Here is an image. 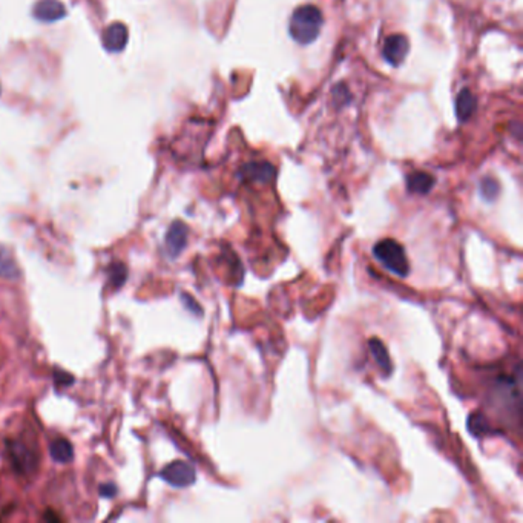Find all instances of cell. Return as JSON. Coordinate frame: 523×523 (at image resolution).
Listing matches in <instances>:
<instances>
[{
    "label": "cell",
    "instance_id": "8",
    "mask_svg": "<svg viewBox=\"0 0 523 523\" xmlns=\"http://www.w3.org/2000/svg\"><path fill=\"white\" fill-rule=\"evenodd\" d=\"M128 26L116 22L111 23L103 31V46L109 52H121L128 45Z\"/></svg>",
    "mask_w": 523,
    "mask_h": 523
},
{
    "label": "cell",
    "instance_id": "9",
    "mask_svg": "<svg viewBox=\"0 0 523 523\" xmlns=\"http://www.w3.org/2000/svg\"><path fill=\"white\" fill-rule=\"evenodd\" d=\"M33 14L37 21L52 23L67 16V9L59 0H39L33 8Z\"/></svg>",
    "mask_w": 523,
    "mask_h": 523
},
{
    "label": "cell",
    "instance_id": "10",
    "mask_svg": "<svg viewBox=\"0 0 523 523\" xmlns=\"http://www.w3.org/2000/svg\"><path fill=\"white\" fill-rule=\"evenodd\" d=\"M476 106H478V101H476V97L473 96V92L470 89H463L459 92V96L456 99V116L461 121H466L470 120L474 112H476Z\"/></svg>",
    "mask_w": 523,
    "mask_h": 523
},
{
    "label": "cell",
    "instance_id": "11",
    "mask_svg": "<svg viewBox=\"0 0 523 523\" xmlns=\"http://www.w3.org/2000/svg\"><path fill=\"white\" fill-rule=\"evenodd\" d=\"M434 176L427 172H415L407 176V188L410 192L417 195H425L434 188Z\"/></svg>",
    "mask_w": 523,
    "mask_h": 523
},
{
    "label": "cell",
    "instance_id": "14",
    "mask_svg": "<svg viewBox=\"0 0 523 523\" xmlns=\"http://www.w3.org/2000/svg\"><path fill=\"white\" fill-rule=\"evenodd\" d=\"M0 276L5 279H17L21 276V269H18L13 254L5 247L0 249Z\"/></svg>",
    "mask_w": 523,
    "mask_h": 523
},
{
    "label": "cell",
    "instance_id": "6",
    "mask_svg": "<svg viewBox=\"0 0 523 523\" xmlns=\"http://www.w3.org/2000/svg\"><path fill=\"white\" fill-rule=\"evenodd\" d=\"M410 51V42L403 34H391L384 42L382 55L391 64V67H399L403 64Z\"/></svg>",
    "mask_w": 523,
    "mask_h": 523
},
{
    "label": "cell",
    "instance_id": "21",
    "mask_svg": "<svg viewBox=\"0 0 523 523\" xmlns=\"http://www.w3.org/2000/svg\"><path fill=\"white\" fill-rule=\"evenodd\" d=\"M43 519L45 520H60V517L59 516H54L52 512H46V514L43 516Z\"/></svg>",
    "mask_w": 523,
    "mask_h": 523
},
{
    "label": "cell",
    "instance_id": "2",
    "mask_svg": "<svg viewBox=\"0 0 523 523\" xmlns=\"http://www.w3.org/2000/svg\"><path fill=\"white\" fill-rule=\"evenodd\" d=\"M373 257H375L382 267L399 278H407L410 274V263L405 254L404 246L393 238L381 240L373 247Z\"/></svg>",
    "mask_w": 523,
    "mask_h": 523
},
{
    "label": "cell",
    "instance_id": "1",
    "mask_svg": "<svg viewBox=\"0 0 523 523\" xmlns=\"http://www.w3.org/2000/svg\"><path fill=\"white\" fill-rule=\"evenodd\" d=\"M324 23L321 9L313 5L298 6L291 21H288V34L300 45H309L317 39Z\"/></svg>",
    "mask_w": 523,
    "mask_h": 523
},
{
    "label": "cell",
    "instance_id": "4",
    "mask_svg": "<svg viewBox=\"0 0 523 523\" xmlns=\"http://www.w3.org/2000/svg\"><path fill=\"white\" fill-rule=\"evenodd\" d=\"M158 476L175 488L191 487L195 479H197L193 466L184 461H174L171 463H167Z\"/></svg>",
    "mask_w": 523,
    "mask_h": 523
},
{
    "label": "cell",
    "instance_id": "13",
    "mask_svg": "<svg viewBox=\"0 0 523 523\" xmlns=\"http://www.w3.org/2000/svg\"><path fill=\"white\" fill-rule=\"evenodd\" d=\"M369 345H370V352L373 354V358H375L378 364V367L384 371V375H390V373L393 371V364H391V358H390L386 345L382 344V341H379L378 338L370 339Z\"/></svg>",
    "mask_w": 523,
    "mask_h": 523
},
{
    "label": "cell",
    "instance_id": "3",
    "mask_svg": "<svg viewBox=\"0 0 523 523\" xmlns=\"http://www.w3.org/2000/svg\"><path fill=\"white\" fill-rule=\"evenodd\" d=\"M8 456L13 468L18 474H31L37 468V453L23 441H11L8 444Z\"/></svg>",
    "mask_w": 523,
    "mask_h": 523
},
{
    "label": "cell",
    "instance_id": "5",
    "mask_svg": "<svg viewBox=\"0 0 523 523\" xmlns=\"http://www.w3.org/2000/svg\"><path fill=\"white\" fill-rule=\"evenodd\" d=\"M189 229L183 221H174L164 237V250L169 258H179L181 252L188 246Z\"/></svg>",
    "mask_w": 523,
    "mask_h": 523
},
{
    "label": "cell",
    "instance_id": "20",
    "mask_svg": "<svg viewBox=\"0 0 523 523\" xmlns=\"http://www.w3.org/2000/svg\"><path fill=\"white\" fill-rule=\"evenodd\" d=\"M99 491H100V496H103L106 499H111V497H114L116 494H117V487H116L114 483H103V485H100V490Z\"/></svg>",
    "mask_w": 523,
    "mask_h": 523
},
{
    "label": "cell",
    "instance_id": "7",
    "mask_svg": "<svg viewBox=\"0 0 523 523\" xmlns=\"http://www.w3.org/2000/svg\"><path fill=\"white\" fill-rule=\"evenodd\" d=\"M238 175L242 181L270 183L275 179L276 171L275 167L267 162H252L241 166Z\"/></svg>",
    "mask_w": 523,
    "mask_h": 523
},
{
    "label": "cell",
    "instance_id": "19",
    "mask_svg": "<svg viewBox=\"0 0 523 523\" xmlns=\"http://www.w3.org/2000/svg\"><path fill=\"white\" fill-rule=\"evenodd\" d=\"M181 300L184 301V305L186 307H188V309L192 312V313H195V315H201L203 313V310H201V307L197 304V301H195L193 300V298H191L189 295H181Z\"/></svg>",
    "mask_w": 523,
    "mask_h": 523
},
{
    "label": "cell",
    "instance_id": "18",
    "mask_svg": "<svg viewBox=\"0 0 523 523\" xmlns=\"http://www.w3.org/2000/svg\"><path fill=\"white\" fill-rule=\"evenodd\" d=\"M54 379H55V382H59V384H62L63 387L71 386L72 382H74V378L69 375V373L62 371L59 369L54 370Z\"/></svg>",
    "mask_w": 523,
    "mask_h": 523
},
{
    "label": "cell",
    "instance_id": "16",
    "mask_svg": "<svg viewBox=\"0 0 523 523\" xmlns=\"http://www.w3.org/2000/svg\"><path fill=\"white\" fill-rule=\"evenodd\" d=\"M480 195L483 200L494 201L499 195V183L493 179H483L480 181Z\"/></svg>",
    "mask_w": 523,
    "mask_h": 523
},
{
    "label": "cell",
    "instance_id": "12",
    "mask_svg": "<svg viewBox=\"0 0 523 523\" xmlns=\"http://www.w3.org/2000/svg\"><path fill=\"white\" fill-rule=\"evenodd\" d=\"M50 454L55 462L69 463L74 459V446L64 437H57L50 444Z\"/></svg>",
    "mask_w": 523,
    "mask_h": 523
},
{
    "label": "cell",
    "instance_id": "15",
    "mask_svg": "<svg viewBox=\"0 0 523 523\" xmlns=\"http://www.w3.org/2000/svg\"><path fill=\"white\" fill-rule=\"evenodd\" d=\"M108 278L109 283L114 288H120L126 283L128 279V267L123 263H112L108 269Z\"/></svg>",
    "mask_w": 523,
    "mask_h": 523
},
{
    "label": "cell",
    "instance_id": "17",
    "mask_svg": "<svg viewBox=\"0 0 523 523\" xmlns=\"http://www.w3.org/2000/svg\"><path fill=\"white\" fill-rule=\"evenodd\" d=\"M468 429L470 433L474 436H482L488 433V422L482 415H473L468 419Z\"/></svg>",
    "mask_w": 523,
    "mask_h": 523
}]
</instances>
